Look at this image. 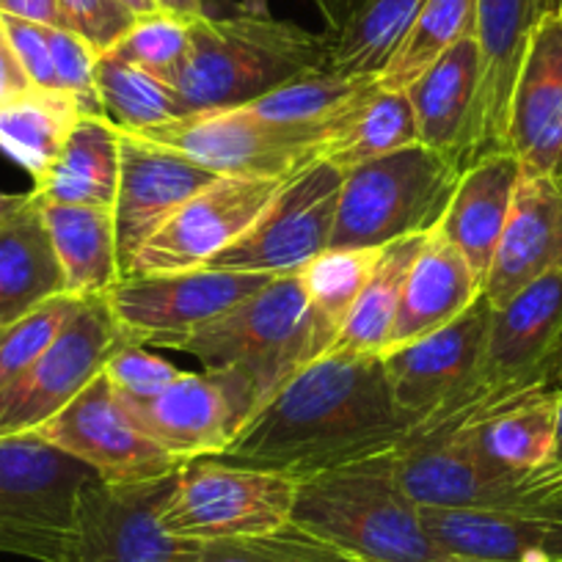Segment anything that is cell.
Returning a JSON list of instances; mask_svg holds the SVG:
<instances>
[{
    "instance_id": "cell-24",
    "label": "cell",
    "mask_w": 562,
    "mask_h": 562,
    "mask_svg": "<svg viewBox=\"0 0 562 562\" xmlns=\"http://www.w3.org/2000/svg\"><path fill=\"white\" fill-rule=\"evenodd\" d=\"M518 182L521 164L510 149L480 155L463 169L456 193L436 226L463 254L480 284H485L494 265Z\"/></svg>"
},
{
    "instance_id": "cell-21",
    "label": "cell",
    "mask_w": 562,
    "mask_h": 562,
    "mask_svg": "<svg viewBox=\"0 0 562 562\" xmlns=\"http://www.w3.org/2000/svg\"><path fill=\"white\" fill-rule=\"evenodd\" d=\"M540 14L543 0H477L474 40L480 47V86L467 166L480 155L507 149L513 86Z\"/></svg>"
},
{
    "instance_id": "cell-5",
    "label": "cell",
    "mask_w": 562,
    "mask_h": 562,
    "mask_svg": "<svg viewBox=\"0 0 562 562\" xmlns=\"http://www.w3.org/2000/svg\"><path fill=\"white\" fill-rule=\"evenodd\" d=\"M463 166L436 149H397L345 175L328 248H383L439 226Z\"/></svg>"
},
{
    "instance_id": "cell-36",
    "label": "cell",
    "mask_w": 562,
    "mask_h": 562,
    "mask_svg": "<svg viewBox=\"0 0 562 562\" xmlns=\"http://www.w3.org/2000/svg\"><path fill=\"white\" fill-rule=\"evenodd\" d=\"M422 237L425 235L403 237V240H394L381 248L375 270H372L370 281L361 290L353 310H350L334 350L375 356L386 350L394 317H397L400 310V299H403L405 276H408L411 262L419 251Z\"/></svg>"
},
{
    "instance_id": "cell-50",
    "label": "cell",
    "mask_w": 562,
    "mask_h": 562,
    "mask_svg": "<svg viewBox=\"0 0 562 562\" xmlns=\"http://www.w3.org/2000/svg\"><path fill=\"white\" fill-rule=\"evenodd\" d=\"M155 3H158L160 12H171L177 14V18H186V20L204 18L202 0H155Z\"/></svg>"
},
{
    "instance_id": "cell-6",
    "label": "cell",
    "mask_w": 562,
    "mask_h": 562,
    "mask_svg": "<svg viewBox=\"0 0 562 562\" xmlns=\"http://www.w3.org/2000/svg\"><path fill=\"white\" fill-rule=\"evenodd\" d=\"M562 337V270L540 276L507 304L491 306L477 372L467 392L430 416L416 434L472 428L527 394L540 392L538 372Z\"/></svg>"
},
{
    "instance_id": "cell-35",
    "label": "cell",
    "mask_w": 562,
    "mask_h": 562,
    "mask_svg": "<svg viewBox=\"0 0 562 562\" xmlns=\"http://www.w3.org/2000/svg\"><path fill=\"white\" fill-rule=\"evenodd\" d=\"M560 392L540 389L472 425L491 461L516 472H535L551 463L557 447Z\"/></svg>"
},
{
    "instance_id": "cell-23",
    "label": "cell",
    "mask_w": 562,
    "mask_h": 562,
    "mask_svg": "<svg viewBox=\"0 0 562 562\" xmlns=\"http://www.w3.org/2000/svg\"><path fill=\"white\" fill-rule=\"evenodd\" d=\"M422 524L447 554L483 562H562V505L532 510L422 507Z\"/></svg>"
},
{
    "instance_id": "cell-13",
    "label": "cell",
    "mask_w": 562,
    "mask_h": 562,
    "mask_svg": "<svg viewBox=\"0 0 562 562\" xmlns=\"http://www.w3.org/2000/svg\"><path fill=\"white\" fill-rule=\"evenodd\" d=\"M180 469L147 483H91L78 499L64 562H196L202 543L160 524Z\"/></svg>"
},
{
    "instance_id": "cell-29",
    "label": "cell",
    "mask_w": 562,
    "mask_h": 562,
    "mask_svg": "<svg viewBox=\"0 0 562 562\" xmlns=\"http://www.w3.org/2000/svg\"><path fill=\"white\" fill-rule=\"evenodd\" d=\"M64 295V273L53 251L40 199L0 226V328Z\"/></svg>"
},
{
    "instance_id": "cell-27",
    "label": "cell",
    "mask_w": 562,
    "mask_h": 562,
    "mask_svg": "<svg viewBox=\"0 0 562 562\" xmlns=\"http://www.w3.org/2000/svg\"><path fill=\"white\" fill-rule=\"evenodd\" d=\"M42 215L61 265L64 293L83 301L105 299L108 290L122 281L113 210L89 204H42Z\"/></svg>"
},
{
    "instance_id": "cell-52",
    "label": "cell",
    "mask_w": 562,
    "mask_h": 562,
    "mask_svg": "<svg viewBox=\"0 0 562 562\" xmlns=\"http://www.w3.org/2000/svg\"><path fill=\"white\" fill-rule=\"evenodd\" d=\"M549 469L562 480V389H560V408H557V447H554V456H551Z\"/></svg>"
},
{
    "instance_id": "cell-33",
    "label": "cell",
    "mask_w": 562,
    "mask_h": 562,
    "mask_svg": "<svg viewBox=\"0 0 562 562\" xmlns=\"http://www.w3.org/2000/svg\"><path fill=\"white\" fill-rule=\"evenodd\" d=\"M425 0H356L331 36L328 69L345 78H381Z\"/></svg>"
},
{
    "instance_id": "cell-2",
    "label": "cell",
    "mask_w": 562,
    "mask_h": 562,
    "mask_svg": "<svg viewBox=\"0 0 562 562\" xmlns=\"http://www.w3.org/2000/svg\"><path fill=\"white\" fill-rule=\"evenodd\" d=\"M153 348L193 356L226 389L246 425L265 400L317 359L310 301L299 270L273 276L224 315Z\"/></svg>"
},
{
    "instance_id": "cell-8",
    "label": "cell",
    "mask_w": 562,
    "mask_h": 562,
    "mask_svg": "<svg viewBox=\"0 0 562 562\" xmlns=\"http://www.w3.org/2000/svg\"><path fill=\"white\" fill-rule=\"evenodd\" d=\"M299 477L221 458L182 463L160 510L169 535L196 543L265 538L290 527Z\"/></svg>"
},
{
    "instance_id": "cell-15",
    "label": "cell",
    "mask_w": 562,
    "mask_h": 562,
    "mask_svg": "<svg viewBox=\"0 0 562 562\" xmlns=\"http://www.w3.org/2000/svg\"><path fill=\"white\" fill-rule=\"evenodd\" d=\"M281 182L284 177H218L160 224L135 254L130 276L207 268L224 248L251 229L273 202Z\"/></svg>"
},
{
    "instance_id": "cell-51",
    "label": "cell",
    "mask_w": 562,
    "mask_h": 562,
    "mask_svg": "<svg viewBox=\"0 0 562 562\" xmlns=\"http://www.w3.org/2000/svg\"><path fill=\"white\" fill-rule=\"evenodd\" d=\"M356 0H317V7H321V12L326 14L328 25H331V31L337 34L339 29H342L345 18H348V12L353 9Z\"/></svg>"
},
{
    "instance_id": "cell-1",
    "label": "cell",
    "mask_w": 562,
    "mask_h": 562,
    "mask_svg": "<svg viewBox=\"0 0 562 562\" xmlns=\"http://www.w3.org/2000/svg\"><path fill=\"white\" fill-rule=\"evenodd\" d=\"M414 430L394 403L381 356L331 350L265 400L218 458L301 480L397 452Z\"/></svg>"
},
{
    "instance_id": "cell-43",
    "label": "cell",
    "mask_w": 562,
    "mask_h": 562,
    "mask_svg": "<svg viewBox=\"0 0 562 562\" xmlns=\"http://www.w3.org/2000/svg\"><path fill=\"white\" fill-rule=\"evenodd\" d=\"M102 372L111 381V386L116 389V394L133 400L153 397V394L164 392L166 386H171L182 375L180 367L160 359L158 353L147 350V345H124V348H119Z\"/></svg>"
},
{
    "instance_id": "cell-41",
    "label": "cell",
    "mask_w": 562,
    "mask_h": 562,
    "mask_svg": "<svg viewBox=\"0 0 562 562\" xmlns=\"http://www.w3.org/2000/svg\"><path fill=\"white\" fill-rule=\"evenodd\" d=\"M196 562H359L295 527L265 538L202 543Z\"/></svg>"
},
{
    "instance_id": "cell-38",
    "label": "cell",
    "mask_w": 562,
    "mask_h": 562,
    "mask_svg": "<svg viewBox=\"0 0 562 562\" xmlns=\"http://www.w3.org/2000/svg\"><path fill=\"white\" fill-rule=\"evenodd\" d=\"M94 80L102 113L119 130L140 133L180 116L175 89L169 83L122 61L113 53H102Z\"/></svg>"
},
{
    "instance_id": "cell-19",
    "label": "cell",
    "mask_w": 562,
    "mask_h": 562,
    "mask_svg": "<svg viewBox=\"0 0 562 562\" xmlns=\"http://www.w3.org/2000/svg\"><path fill=\"white\" fill-rule=\"evenodd\" d=\"M507 149L527 177H562V9L529 34L507 113Z\"/></svg>"
},
{
    "instance_id": "cell-9",
    "label": "cell",
    "mask_w": 562,
    "mask_h": 562,
    "mask_svg": "<svg viewBox=\"0 0 562 562\" xmlns=\"http://www.w3.org/2000/svg\"><path fill=\"white\" fill-rule=\"evenodd\" d=\"M97 480L36 434L0 439V551L64 562L78 499Z\"/></svg>"
},
{
    "instance_id": "cell-28",
    "label": "cell",
    "mask_w": 562,
    "mask_h": 562,
    "mask_svg": "<svg viewBox=\"0 0 562 562\" xmlns=\"http://www.w3.org/2000/svg\"><path fill=\"white\" fill-rule=\"evenodd\" d=\"M119 188V127L105 113H86L50 169L34 182L42 204L111 207Z\"/></svg>"
},
{
    "instance_id": "cell-39",
    "label": "cell",
    "mask_w": 562,
    "mask_h": 562,
    "mask_svg": "<svg viewBox=\"0 0 562 562\" xmlns=\"http://www.w3.org/2000/svg\"><path fill=\"white\" fill-rule=\"evenodd\" d=\"M193 20L177 18L171 12H149L135 18L127 34L113 45V56L133 67L144 69L164 83H175L191 47Z\"/></svg>"
},
{
    "instance_id": "cell-7",
    "label": "cell",
    "mask_w": 562,
    "mask_h": 562,
    "mask_svg": "<svg viewBox=\"0 0 562 562\" xmlns=\"http://www.w3.org/2000/svg\"><path fill=\"white\" fill-rule=\"evenodd\" d=\"M394 472L419 507L532 510L562 505V480L549 467L516 472L485 456L472 428L416 434L394 452Z\"/></svg>"
},
{
    "instance_id": "cell-10",
    "label": "cell",
    "mask_w": 562,
    "mask_h": 562,
    "mask_svg": "<svg viewBox=\"0 0 562 562\" xmlns=\"http://www.w3.org/2000/svg\"><path fill=\"white\" fill-rule=\"evenodd\" d=\"M124 345L133 342L108 301L86 299L50 348L18 381L0 389V439L36 434L105 370Z\"/></svg>"
},
{
    "instance_id": "cell-3",
    "label": "cell",
    "mask_w": 562,
    "mask_h": 562,
    "mask_svg": "<svg viewBox=\"0 0 562 562\" xmlns=\"http://www.w3.org/2000/svg\"><path fill=\"white\" fill-rule=\"evenodd\" d=\"M328 53L331 36L288 20L196 18L188 58L171 83L180 116L251 105L301 75L328 69Z\"/></svg>"
},
{
    "instance_id": "cell-17",
    "label": "cell",
    "mask_w": 562,
    "mask_h": 562,
    "mask_svg": "<svg viewBox=\"0 0 562 562\" xmlns=\"http://www.w3.org/2000/svg\"><path fill=\"white\" fill-rule=\"evenodd\" d=\"M488 321L491 304L477 299L439 331L381 353L394 403L416 422V428L467 392L477 372Z\"/></svg>"
},
{
    "instance_id": "cell-54",
    "label": "cell",
    "mask_w": 562,
    "mask_h": 562,
    "mask_svg": "<svg viewBox=\"0 0 562 562\" xmlns=\"http://www.w3.org/2000/svg\"><path fill=\"white\" fill-rule=\"evenodd\" d=\"M243 14H257V18H270V0H240Z\"/></svg>"
},
{
    "instance_id": "cell-37",
    "label": "cell",
    "mask_w": 562,
    "mask_h": 562,
    "mask_svg": "<svg viewBox=\"0 0 562 562\" xmlns=\"http://www.w3.org/2000/svg\"><path fill=\"white\" fill-rule=\"evenodd\" d=\"M474 18H477V0H425L403 45L378 78L381 86L408 89L452 45L474 36Z\"/></svg>"
},
{
    "instance_id": "cell-46",
    "label": "cell",
    "mask_w": 562,
    "mask_h": 562,
    "mask_svg": "<svg viewBox=\"0 0 562 562\" xmlns=\"http://www.w3.org/2000/svg\"><path fill=\"white\" fill-rule=\"evenodd\" d=\"M0 18L25 20L45 29H67L58 0H0Z\"/></svg>"
},
{
    "instance_id": "cell-16",
    "label": "cell",
    "mask_w": 562,
    "mask_h": 562,
    "mask_svg": "<svg viewBox=\"0 0 562 562\" xmlns=\"http://www.w3.org/2000/svg\"><path fill=\"white\" fill-rule=\"evenodd\" d=\"M36 436L94 469L102 483H147L182 467L130 419L105 372L45 422Z\"/></svg>"
},
{
    "instance_id": "cell-20",
    "label": "cell",
    "mask_w": 562,
    "mask_h": 562,
    "mask_svg": "<svg viewBox=\"0 0 562 562\" xmlns=\"http://www.w3.org/2000/svg\"><path fill=\"white\" fill-rule=\"evenodd\" d=\"M124 411L155 445L177 461L218 458L243 428L226 389L207 372H182L147 400L122 397Z\"/></svg>"
},
{
    "instance_id": "cell-18",
    "label": "cell",
    "mask_w": 562,
    "mask_h": 562,
    "mask_svg": "<svg viewBox=\"0 0 562 562\" xmlns=\"http://www.w3.org/2000/svg\"><path fill=\"white\" fill-rule=\"evenodd\" d=\"M215 180L218 175L191 164L182 155L119 130V188L113 202V226L122 279H127L135 254L160 229V224Z\"/></svg>"
},
{
    "instance_id": "cell-11",
    "label": "cell",
    "mask_w": 562,
    "mask_h": 562,
    "mask_svg": "<svg viewBox=\"0 0 562 562\" xmlns=\"http://www.w3.org/2000/svg\"><path fill=\"white\" fill-rule=\"evenodd\" d=\"M345 175L326 158H315L284 177L273 202L218 254L207 268L246 270V273H295L331 243L339 191Z\"/></svg>"
},
{
    "instance_id": "cell-47",
    "label": "cell",
    "mask_w": 562,
    "mask_h": 562,
    "mask_svg": "<svg viewBox=\"0 0 562 562\" xmlns=\"http://www.w3.org/2000/svg\"><path fill=\"white\" fill-rule=\"evenodd\" d=\"M31 89L29 75L23 72L20 61L14 58V53L9 50L7 42H0V105L9 100H14L18 94Z\"/></svg>"
},
{
    "instance_id": "cell-49",
    "label": "cell",
    "mask_w": 562,
    "mask_h": 562,
    "mask_svg": "<svg viewBox=\"0 0 562 562\" xmlns=\"http://www.w3.org/2000/svg\"><path fill=\"white\" fill-rule=\"evenodd\" d=\"M31 202H34V191L31 193H3L0 191V226L9 224L14 215L23 213Z\"/></svg>"
},
{
    "instance_id": "cell-55",
    "label": "cell",
    "mask_w": 562,
    "mask_h": 562,
    "mask_svg": "<svg viewBox=\"0 0 562 562\" xmlns=\"http://www.w3.org/2000/svg\"><path fill=\"white\" fill-rule=\"evenodd\" d=\"M434 562H483V560H472V557H458V554H445Z\"/></svg>"
},
{
    "instance_id": "cell-14",
    "label": "cell",
    "mask_w": 562,
    "mask_h": 562,
    "mask_svg": "<svg viewBox=\"0 0 562 562\" xmlns=\"http://www.w3.org/2000/svg\"><path fill=\"white\" fill-rule=\"evenodd\" d=\"M270 279L273 273L224 268L130 276L108 290L105 301L130 342L153 348L224 315L262 290Z\"/></svg>"
},
{
    "instance_id": "cell-57",
    "label": "cell",
    "mask_w": 562,
    "mask_h": 562,
    "mask_svg": "<svg viewBox=\"0 0 562 562\" xmlns=\"http://www.w3.org/2000/svg\"><path fill=\"white\" fill-rule=\"evenodd\" d=\"M0 42H7V40H3V25H0Z\"/></svg>"
},
{
    "instance_id": "cell-34",
    "label": "cell",
    "mask_w": 562,
    "mask_h": 562,
    "mask_svg": "<svg viewBox=\"0 0 562 562\" xmlns=\"http://www.w3.org/2000/svg\"><path fill=\"white\" fill-rule=\"evenodd\" d=\"M381 248H326L299 270L310 301L317 359L331 353L350 310L375 270Z\"/></svg>"
},
{
    "instance_id": "cell-25",
    "label": "cell",
    "mask_w": 562,
    "mask_h": 562,
    "mask_svg": "<svg viewBox=\"0 0 562 562\" xmlns=\"http://www.w3.org/2000/svg\"><path fill=\"white\" fill-rule=\"evenodd\" d=\"M477 299H483V284L472 273L463 254L439 229L428 232L405 276L403 299L386 350L403 348L439 331L461 317Z\"/></svg>"
},
{
    "instance_id": "cell-26",
    "label": "cell",
    "mask_w": 562,
    "mask_h": 562,
    "mask_svg": "<svg viewBox=\"0 0 562 562\" xmlns=\"http://www.w3.org/2000/svg\"><path fill=\"white\" fill-rule=\"evenodd\" d=\"M480 86V47L474 36L452 45L405 89L414 108L419 144L450 155L467 169L469 135Z\"/></svg>"
},
{
    "instance_id": "cell-31",
    "label": "cell",
    "mask_w": 562,
    "mask_h": 562,
    "mask_svg": "<svg viewBox=\"0 0 562 562\" xmlns=\"http://www.w3.org/2000/svg\"><path fill=\"white\" fill-rule=\"evenodd\" d=\"M83 108L64 91L34 89L0 105V153L23 166L34 182L50 169Z\"/></svg>"
},
{
    "instance_id": "cell-12",
    "label": "cell",
    "mask_w": 562,
    "mask_h": 562,
    "mask_svg": "<svg viewBox=\"0 0 562 562\" xmlns=\"http://www.w3.org/2000/svg\"><path fill=\"white\" fill-rule=\"evenodd\" d=\"M133 135L171 149L218 177H290L321 158V140L315 135L259 119L246 105L182 113Z\"/></svg>"
},
{
    "instance_id": "cell-22",
    "label": "cell",
    "mask_w": 562,
    "mask_h": 562,
    "mask_svg": "<svg viewBox=\"0 0 562 562\" xmlns=\"http://www.w3.org/2000/svg\"><path fill=\"white\" fill-rule=\"evenodd\" d=\"M554 270H562V177L521 175L483 299L502 306Z\"/></svg>"
},
{
    "instance_id": "cell-40",
    "label": "cell",
    "mask_w": 562,
    "mask_h": 562,
    "mask_svg": "<svg viewBox=\"0 0 562 562\" xmlns=\"http://www.w3.org/2000/svg\"><path fill=\"white\" fill-rule=\"evenodd\" d=\"M80 306H83V299L64 293L0 328V389L18 381L50 348L53 339L64 331Z\"/></svg>"
},
{
    "instance_id": "cell-30",
    "label": "cell",
    "mask_w": 562,
    "mask_h": 562,
    "mask_svg": "<svg viewBox=\"0 0 562 562\" xmlns=\"http://www.w3.org/2000/svg\"><path fill=\"white\" fill-rule=\"evenodd\" d=\"M378 78H345L331 69H321L290 80L288 86L270 91L246 108L281 127L315 135L323 149V144L372 94Z\"/></svg>"
},
{
    "instance_id": "cell-4",
    "label": "cell",
    "mask_w": 562,
    "mask_h": 562,
    "mask_svg": "<svg viewBox=\"0 0 562 562\" xmlns=\"http://www.w3.org/2000/svg\"><path fill=\"white\" fill-rule=\"evenodd\" d=\"M290 527L359 562H434L447 551L394 472V452L299 480Z\"/></svg>"
},
{
    "instance_id": "cell-53",
    "label": "cell",
    "mask_w": 562,
    "mask_h": 562,
    "mask_svg": "<svg viewBox=\"0 0 562 562\" xmlns=\"http://www.w3.org/2000/svg\"><path fill=\"white\" fill-rule=\"evenodd\" d=\"M124 9H130V12L135 14V18H140V14H149V12H158V3L155 0H119Z\"/></svg>"
},
{
    "instance_id": "cell-42",
    "label": "cell",
    "mask_w": 562,
    "mask_h": 562,
    "mask_svg": "<svg viewBox=\"0 0 562 562\" xmlns=\"http://www.w3.org/2000/svg\"><path fill=\"white\" fill-rule=\"evenodd\" d=\"M53 69H56L58 91L75 97L83 113H102L97 97V61L100 53L69 29H47Z\"/></svg>"
},
{
    "instance_id": "cell-45",
    "label": "cell",
    "mask_w": 562,
    "mask_h": 562,
    "mask_svg": "<svg viewBox=\"0 0 562 562\" xmlns=\"http://www.w3.org/2000/svg\"><path fill=\"white\" fill-rule=\"evenodd\" d=\"M3 25V40H7L9 50L20 61L23 72L29 75L34 89L58 91L56 69H53L50 42H47V29L36 23H25V20L0 18Z\"/></svg>"
},
{
    "instance_id": "cell-56",
    "label": "cell",
    "mask_w": 562,
    "mask_h": 562,
    "mask_svg": "<svg viewBox=\"0 0 562 562\" xmlns=\"http://www.w3.org/2000/svg\"><path fill=\"white\" fill-rule=\"evenodd\" d=\"M551 9H562V0H543V12H551Z\"/></svg>"
},
{
    "instance_id": "cell-44",
    "label": "cell",
    "mask_w": 562,
    "mask_h": 562,
    "mask_svg": "<svg viewBox=\"0 0 562 562\" xmlns=\"http://www.w3.org/2000/svg\"><path fill=\"white\" fill-rule=\"evenodd\" d=\"M64 25L83 36L97 53L113 50L119 40L135 23V14L119 0H58Z\"/></svg>"
},
{
    "instance_id": "cell-32",
    "label": "cell",
    "mask_w": 562,
    "mask_h": 562,
    "mask_svg": "<svg viewBox=\"0 0 562 562\" xmlns=\"http://www.w3.org/2000/svg\"><path fill=\"white\" fill-rule=\"evenodd\" d=\"M414 144H419V130L408 94L405 89H389L378 80L372 94L323 144L321 158L348 175L367 160L383 158Z\"/></svg>"
},
{
    "instance_id": "cell-48",
    "label": "cell",
    "mask_w": 562,
    "mask_h": 562,
    "mask_svg": "<svg viewBox=\"0 0 562 562\" xmlns=\"http://www.w3.org/2000/svg\"><path fill=\"white\" fill-rule=\"evenodd\" d=\"M538 389H562V337L538 372Z\"/></svg>"
}]
</instances>
